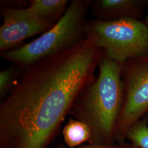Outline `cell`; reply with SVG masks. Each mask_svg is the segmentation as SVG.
I'll return each mask as SVG.
<instances>
[{
	"label": "cell",
	"instance_id": "277c9868",
	"mask_svg": "<svg viewBox=\"0 0 148 148\" xmlns=\"http://www.w3.org/2000/svg\"><path fill=\"white\" fill-rule=\"evenodd\" d=\"M86 37H92L110 58L121 64L148 55V27L143 21L93 19L87 21Z\"/></svg>",
	"mask_w": 148,
	"mask_h": 148
},
{
	"label": "cell",
	"instance_id": "ba28073f",
	"mask_svg": "<svg viewBox=\"0 0 148 148\" xmlns=\"http://www.w3.org/2000/svg\"><path fill=\"white\" fill-rule=\"evenodd\" d=\"M68 0H32L30 6L40 18L56 24L67 10Z\"/></svg>",
	"mask_w": 148,
	"mask_h": 148
},
{
	"label": "cell",
	"instance_id": "7c38bea8",
	"mask_svg": "<svg viewBox=\"0 0 148 148\" xmlns=\"http://www.w3.org/2000/svg\"><path fill=\"white\" fill-rule=\"evenodd\" d=\"M117 144H114L112 145H99V144H90L88 145H84L82 147H80L78 148H116ZM57 148H66L65 147L63 144H60L59 145L58 147Z\"/></svg>",
	"mask_w": 148,
	"mask_h": 148
},
{
	"label": "cell",
	"instance_id": "4fadbf2b",
	"mask_svg": "<svg viewBox=\"0 0 148 148\" xmlns=\"http://www.w3.org/2000/svg\"><path fill=\"white\" fill-rule=\"evenodd\" d=\"M116 148H138L134 145L132 143H126V142L123 143L117 144Z\"/></svg>",
	"mask_w": 148,
	"mask_h": 148
},
{
	"label": "cell",
	"instance_id": "7a4b0ae2",
	"mask_svg": "<svg viewBox=\"0 0 148 148\" xmlns=\"http://www.w3.org/2000/svg\"><path fill=\"white\" fill-rule=\"evenodd\" d=\"M98 66V77L81 91L69 114L90 127V144L108 145L115 142L117 123L124 103L122 64L103 51Z\"/></svg>",
	"mask_w": 148,
	"mask_h": 148
},
{
	"label": "cell",
	"instance_id": "5bb4252c",
	"mask_svg": "<svg viewBox=\"0 0 148 148\" xmlns=\"http://www.w3.org/2000/svg\"><path fill=\"white\" fill-rule=\"evenodd\" d=\"M143 21L144 22V23L148 27V13H147V14H145V17H144V18Z\"/></svg>",
	"mask_w": 148,
	"mask_h": 148
},
{
	"label": "cell",
	"instance_id": "3957f363",
	"mask_svg": "<svg viewBox=\"0 0 148 148\" xmlns=\"http://www.w3.org/2000/svg\"><path fill=\"white\" fill-rule=\"evenodd\" d=\"M92 1L73 0L56 24L32 42L1 53L5 60L25 68L72 47L86 38V14Z\"/></svg>",
	"mask_w": 148,
	"mask_h": 148
},
{
	"label": "cell",
	"instance_id": "6da1fadb",
	"mask_svg": "<svg viewBox=\"0 0 148 148\" xmlns=\"http://www.w3.org/2000/svg\"><path fill=\"white\" fill-rule=\"evenodd\" d=\"M103 51L91 37L25 68L0 106V148H47L81 91L95 79Z\"/></svg>",
	"mask_w": 148,
	"mask_h": 148
},
{
	"label": "cell",
	"instance_id": "5b68a950",
	"mask_svg": "<svg viewBox=\"0 0 148 148\" xmlns=\"http://www.w3.org/2000/svg\"><path fill=\"white\" fill-rule=\"evenodd\" d=\"M121 76L125 99L115 131L117 144L125 142L129 128L148 114V55L122 64Z\"/></svg>",
	"mask_w": 148,
	"mask_h": 148
},
{
	"label": "cell",
	"instance_id": "8992f818",
	"mask_svg": "<svg viewBox=\"0 0 148 148\" xmlns=\"http://www.w3.org/2000/svg\"><path fill=\"white\" fill-rule=\"evenodd\" d=\"M1 13L3 20L0 27L1 53L15 49L29 38L42 34L54 25L40 18L30 5L24 8L6 7Z\"/></svg>",
	"mask_w": 148,
	"mask_h": 148
},
{
	"label": "cell",
	"instance_id": "30bf717a",
	"mask_svg": "<svg viewBox=\"0 0 148 148\" xmlns=\"http://www.w3.org/2000/svg\"><path fill=\"white\" fill-rule=\"evenodd\" d=\"M24 70L21 66L14 64L0 72V98L2 101L15 87Z\"/></svg>",
	"mask_w": 148,
	"mask_h": 148
},
{
	"label": "cell",
	"instance_id": "9c48e42d",
	"mask_svg": "<svg viewBox=\"0 0 148 148\" xmlns=\"http://www.w3.org/2000/svg\"><path fill=\"white\" fill-rule=\"evenodd\" d=\"M62 133L64 142L70 148L76 147L85 142H90L92 135L88 125L75 119L69 120Z\"/></svg>",
	"mask_w": 148,
	"mask_h": 148
},
{
	"label": "cell",
	"instance_id": "52a82bcc",
	"mask_svg": "<svg viewBox=\"0 0 148 148\" xmlns=\"http://www.w3.org/2000/svg\"><path fill=\"white\" fill-rule=\"evenodd\" d=\"M90 8L96 19L101 21H143L148 11V0H96L92 1Z\"/></svg>",
	"mask_w": 148,
	"mask_h": 148
},
{
	"label": "cell",
	"instance_id": "8fae6325",
	"mask_svg": "<svg viewBox=\"0 0 148 148\" xmlns=\"http://www.w3.org/2000/svg\"><path fill=\"white\" fill-rule=\"evenodd\" d=\"M138 148H148V114L136 122L128 130L126 140Z\"/></svg>",
	"mask_w": 148,
	"mask_h": 148
}]
</instances>
